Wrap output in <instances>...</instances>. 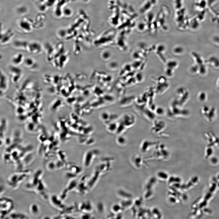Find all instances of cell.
Wrapping results in <instances>:
<instances>
[{
	"label": "cell",
	"instance_id": "cell-1",
	"mask_svg": "<svg viewBox=\"0 0 219 219\" xmlns=\"http://www.w3.org/2000/svg\"><path fill=\"white\" fill-rule=\"evenodd\" d=\"M9 72L11 76V81L15 84L19 83L23 78V71L19 66L12 65L9 68Z\"/></svg>",
	"mask_w": 219,
	"mask_h": 219
},
{
	"label": "cell",
	"instance_id": "cell-2",
	"mask_svg": "<svg viewBox=\"0 0 219 219\" xmlns=\"http://www.w3.org/2000/svg\"><path fill=\"white\" fill-rule=\"evenodd\" d=\"M44 52L43 45L39 42H29L26 52L34 55H39Z\"/></svg>",
	"mask_w": 219,
	"mask_h": 219
},
{
	"label": "cell",
	"instance_id": "cell-3",
	"mask_svg": "<svg viewBox=\"0 0 219 219\" xmlns=\"http://www.w3.org/2000/svg\"><path fill=\"white\" fill-rule=\"evenodd\" d=\"M43 48L46 60L48 62L51 63L54 58L55 46L47 43L43 45Z\"/></svg>",
	"mask_w": 219,
	"mask_h": 219
},
{
	"label": "cell",
	"instance_id": "cell-4",
	"mask_svg": "<svg viewBox=\"0 0 219 219\" xmlns=\"http://www.w3.org/2000/svg\"><path fill=\"white\" fill-rule=\"evenodd\" d=\"M9 87V81L8 77L2 69L0 75V91L1 96L5 93Z\"/></svg>",
	"mask_w": 219,
	"mask_h": 219
},
{
	"label": "cell",
	"instance_id": "cell-5",
	"mask_svg": "<svg viewBox=\"0 0 219 219\" xmlns=\"http://www.w3.org/2000/svg\"><path fill=\"white\" fill-rule=\"evenodd\" d=\"M23 65L25 68L30 70L35 71L39 68V65L36 60L30 57L25 58Z\"/></svg>",
	"mask_w": 219,
	"mask_h": 219
},
{
	"label": "cell",
	"instance_id": "cell-6",
	"mask_svg": "<svg viewBox=\"0 0 219 219\" xmlns=\"http://www.w3.org/2000/svg\"><path fill=\"white\" fill-rule=\"evenodd\" d=\"M25 58L24 55L22 53L15 54L12 57L11 59L12 65L19 67L23 65Z\"/></svg>",
	"mask_w": 219,
	"mask_h": 219
},
{
	"label": "cell",
	"instance_id": "cell-7",
	"mask_svg": "<svg viewBox=\"0 0 219 219\" xmlns=\"http://www.w3.org/2000/svg\"><path fill=\"white\" fill-rule=\"evenodd\" d=\"M29 42L24 40H16L13 43V47L18 50L26 52Z\"/></svg>",
	"mask_w": 219,
	"mask_h": 219
},
{
	"label": "cell",
	"instance_id": "cell-8",
	"mask_svg": "<svg viewBox=\"0 0 219 219\" xmlns=\"http://www.w3.org/2000/svg\"><path fill=\"white\" fill-rule=\"evenodd\" d=\"M39 209L38 206L35 204L32 205L30 207L31 212L34 215H37L39 212Z\"/></svg>",
	"mask_w": 219,
	"mask_h": 219
},
{
	"label": "cell",
	"instance_id": "cell-9",
	"mask_svg": "<svg viewBox=\"0 0 219 219\" xmlns=\"http://www.w3.org/2000/svg\"><path fill=\"white\" fill-rule=\"evenodd\" d=\"M47 168L50 170H53L56 167V165L53 162H50L47 165Z\"/></svg>",
	"mask_w": 219,
	"mask_h": 219
},
{
	"label": "cell",
	"instance_id": "cell-10",
	"mask_svg": "<svg viewBox=\"0 0 219 219\" xmlns=\"http://www.w3.org/2000/svg\"><path fill=\"white\" fill-rule=\"evenodd\" d=\"M120 207L117 205H114L113 206L112 208L113 211L114 213H117L118 212H119V211H120Z\"/></svg>",
	"mask_w": 219,
	"mask_h": 219
},
{
	"label": "cell",
	"instance_id": "cell-11",
	"mask_svg": "<svg viewBox=\"0 0 219 219\" xmlns=\"http://www.w3.org/2000/svg\"><path fill=\"white\" fill-rule=\"evenodd\" d=\"M198 97L199 99L202 101H204L206 98V94L203 93H200Z\"/></svg>",
	"mask_w": 219,
	"mask_h": 219
}]
</instances>
